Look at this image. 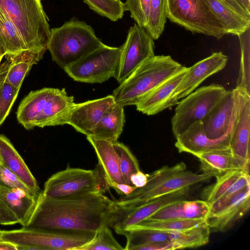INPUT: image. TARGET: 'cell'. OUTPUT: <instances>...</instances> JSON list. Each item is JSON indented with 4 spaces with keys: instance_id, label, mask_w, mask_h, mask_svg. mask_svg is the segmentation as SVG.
Listing matches in <instances>:
<instances>
[{
    "instance_id": "6da1fadb",
    "label": "cell",
    "mask_w": 250,
    "mask_h": 250,
    "mask_svg": "<svg viewBox=\"0 0 250 250\" xmlns=\"http://www.w3.org/2000/svg\"><path fill=\"white\" fill-rule=\"evenodd\" d=\"M114 208V201L101 193L60 198L47 197L42 193L24 227L97 232L104 225L109 226Z\"/></svg>"
},
{
    "instance_id": "7a4b0ae2",
    "label": "cell",
    "mask_w": 250,
    "mask_h": 250,
    "mask_svg": "<svg viewBox=\"0 0 250 250\" xmlns=\"http://www.w3.org/2000/svg\"><path fill=\"white\" fill-rule=\"evenodd\" d=\"M76 103L65 88L44 87L31 91L21 102L16 114L26 129L66 124Z\"/></svg>"
},
{
    "instance_id": "3957f363",
    "label": "cell",
    "mask_w": 250,
    "mask_h": 250,
    "mask_svg": "<svg viewBox=\"0 0 250 250\" xmlns=\"http://www.w3.org/2000/svg\"><path fill=\"white\" fill-rule=\"evenodd\" d=\"M213 176L208 173H196L187 169L183 162L172 166H164L147 174L146 184L136 188L127 195L114 201L117 208L138 207L152 199L186 187L208 181Z\"/></svg>"
},
{
    "instance_id": "277c9868",
    "label": "cell",
    "mask_w": 250,
    "mask_h": 250,
    "mask_svg": "<svg viewBox=\"0 0 250 250\" xmlns=\"http://www.w3.org/2000/svg\"><path fill=\"white\" fill-rule=\"evenodd\" d=\"M182 66L170 56H155L138 66L114 90L115 102L123 106L136 105Z\"/></svg>"
},
{
    "instance_id": "5b68a950",
    "label": "cell",
    "mask_w": 250,
    "mask_h": 250,
    "mask_svg": "<svg viewBox=\"0 0 250 250\" xmlns=\"http://www.w3.org/2000/svg\"><path fill=\"white\" fill-rule=\"evenodd\" d=\"M103 44L90 25L74 18L50 29L47 49L53 61L64 69Z\"/></svg>"
},
{
    "instance_id": "8992f818",
    "label": "cell",
    "mask_w": 250,
    "mask_h": 250,
    "mask_svg": "<svg viewBox=\"0 0 250 250\" xmlns=\"http://www.w3.org/2000/svg\"><path fill=\"white\" fill-rule=\"evenodd\" d=\"M28 50L44 55L50 35L48 19L41 0H0Z\"/></svg>"
},
{
    "instance_id": "52a82bcc",
    "label": "cell",
    "mask_w": 250,
    "mask_h": 250,
    "mask_svg": "<svg viewBox=\"0 0 250 250\" xmlns=\"http://www.w3.org/2000/svg\"><path fill=\"white\" fill-rule=\"evenodd\" d=\"M97 232L46 229L22 227L2 230L1 241L16 245L38 247L40 250H78L91 242Z\"/></svg>"
},
{
    "instance_id": "ba28073f",
    "label": "cell",
    "mask_w": 250,
    "mask_h": 250,
    "mask_svg": "<svg viewBox=\"0 0 250 250\" xmlns=\"http://www.w3.org/2000/svg\"><path fill=\"white\" fill-rule=\"evenodd\" d=\"M110 188L99 164L92 170L72 168L68 165L66 169L48 179L42 193L47 197L60 198L90 192L104 194Z\"/></svg>"
},
{
    "instance_id": "9c48e42d",
    "label": "cell",
    "mask_w": 250,
    "mask_h": 250,
    "mask_svg": "<svg viewBox=\"0 0 250 250\" xmlns=\"http://www.w3.org/2000/svg\"><path fill=\"white\" fill-rule=\"evenodd\" d=\"M167 18L186 30L217 40L227 34L205 0H167Z\"/></svg>"
},
{
    "instance_id": "30bf717a",
    "label": "cell",
    "mask_w": 250,
    "mask_h": 250,
    "mask_svg": "<svg viewBox=\"0 0 250 250\" xmlns=\"http://www.w3.org/2000/svg\"><path fill=\"white\" fill-rule=\"evenodd\" d=\"M121 53V46L103 44L63 69L75 81L101 83L111 77L116 79Z\"/></svg>"
},
{
    "instance_id": "8fae6325",
    "label": "cell",
    "mask_w": 250,
    "mask_h": 250,
    "mask_svg": "<svg viewBox=\"0 0 250 250\" xmlns=\"http://www.w3.org/2000/svg\"><path fill=\"white\" fill-rule=\"evenodd\" d=\"M226 91L223 86L212 84L196 89L178 102L171 119L174 136L177 137L195 122L201 121Z\"/></svg>"
},
{
    "instance_id": "7c38bea8",
    "label": "cell",
    "mask_w": 250,
    "mask_h": 250,
    "mask_svg": "<svg viewBox=\"0 0 250 250\" xmlns=\"http://www.w3.org/2000/svg\"><path fill=\"white\" fill-rule=\"evenodd\" d=\"M121 53L116 80L121 83L138 66L154 55L153 38L145 28L135 23L128 30Z\"/></svg>"
},
{
    "instance_id": "4fadbf2b",
    "label": "cell",
    "mask_w": 250,
    "mask_h": 250,
    "mask_svg": "<svg viewBox=\"0 0 250 250\" xmlns=\"http://www.w3.org/2000/svg\"><path fill=\"white\" fill-rule=\"evenodd\" d=\"M237 112L229 147L243 170L250 172V94L235 88Z\"/></svg>"
},
{
    "instance_id": "5bb4252c",
    "label": "cell",
    "mask_w": 250,
    "mask_h": 250,
    "mask_svg": "<svg viewBox=\"0 0 250 250\" xmlns=\"http://www.w3.org/2000/svg\"><path fill=\"white\" fill-rule=\"evenodd\" d=\"M190 187H186L152 199L138 207L114 208L111 213L109 227L119 234L150 216L162 208L174 202L185 200Z\"/></svg>"
},
{
    "instance_id": "9a60e30c",
    "label": "cell",
    "mask_w": 250,
    "mask_h": 250,
    "mask_svg": "<svg viewBox=\"0 0 250 250\" xmlns=\"http://www.w3.org/2000/svg\"><path fill=\"white\" fill-rule=\"evenodd\" d=\"M237 112V102L233 90L224 95L201 120L206 136L217 140L231 133Z\"/></svg>"
},
{
    "instance_id": "2e32d148",
    "label": "cell",
    "mask_w": 250,
    "mask_h": 250,
    "mask_svg": "<svg viewBox=\"0 0 250 250\" xmlns=\"http://www.w3.org/2000/svg\"><path fill=\"white\" fill-rule=\"evenodd\" d=\"M228 60V57L222 52H214L188 67L186 75L173 93L175 102L178 104L179 100L192 92L207 78L222 70Z\"/></svg>"
},
{
    "instance_id": "e0dca14e",
    "label": "cell",
    "mask_w": 250,
    "mask_h": 250,
    "mask_svg": "<svg viewBox=\"0 0 250 250\" xmlns=\"http://www.w3.org/2000/svg\"><path fill=\"white\" fill-rule=\"evenodd\" d=\"M115 103L112 95L75 104L70 112L66 124L86 136H91L104 113Z\"/></svg>"
},
{
    "instance_id": "ac0fdd59",
    "label": "cell",
    "mask_w": 250,
    "mask_h": 250,
    "mask_svg": "<svg viewBox=\"0 0 250 250\" xmlns=\"http://www.w3.org/2000/svg\"><path fill=\"white\" fill-rule=\"evenodd\" d=\"M188 67L182 66L135 105L136 109L147 115H153L177 104L173 98V93L186 75Z\"/></svg>"
},
{
    "instance_id": "d6986e66",
    "label": "cell",
    "mask_w": 250,
    "mask_h": 250,
    "mask_svg": "<svg viewBox=\"0 0 250 250\" xmlns=\"http://www.w3.org/2000/svg\"><path fill=\"white\" fill-rule=\"evenodd\" d=\"M231 133L217 140L206 135L201 121L190 125L176 137L175 146L179 153L195 154L214 149L229 147Z\"/></svg>"
},
{
    "instance_id": "ffe728a7",
    "label": "cell",
    "mask_w": 250,
    "mask_h": 250,
    "mask_svg": "<svg viewBox=\"0 0 250 250\" xmlns=\"http://www.w3.org/2000/svg\"><path fill=\"white\" fill-rule=\"evenodd\" d=\"M209 205L205 200H179L169 204L144 220L208 219Z\"/></svg>"
},
{
    "instance_id": "44dd1931",
    "label": "cell",
    "mask_w": 250,
    "mask_h": 250,
    "mask_svg": "<svg viewBox=\"0 0 250 250\" xmlns=\"http://www.w3.org/2000/svg\"><path fill=\"white\" fill-rule=\"evenodd\" d=\"M0 161L32 190L39 194L42 193L24 160L9 139L2 134H0Z\"/></svg>"
},
{
    "instance_id": "7402d4cb",
    "label": "cell",
    "mask_w": 250,
    "mask_h": 250,
    "mask_svg": "<svg viewBox=\"0 0 250 250\" xmlns=\"http://www.w3.org/2000/svg\"><path fill=\"white\" fill-rule=\"evenodd\" d=\"M39 197L32 196L20 188L0 185V199L15 214L22 227L28 223Z\"/></svg>"
},
{
    "instance_id": "603a6c76",
    "label": "cell",
    "mask_w": 250,
    "mask_h": 250,
    "mask_svg": "<svg viewBox=\"0 0 250 250\" xmlns=\"http://www.w3.org/2000/svg\"><path fill=\"white\" fill-rule=\"evenodd\" d=\"M86 138L95 150L98 164L108 180L110 186L114 183L125 184L112 143L92 136H88Z\"/></svg>"
},
{
    "instance_id": "cb8c5ba5",
    "label": "cell",
    "mask_w": 250,
    "mask_h": 250,
    "mask_svg": "<svg viewBox=\"0 0 250 250\" xmlns=\"http://www.w3.org/2000/svg\"><path fill=\"white\" fill-rule=\"evenodd\" d=\"M250 207V187L240 197L216 216L208 218L210 230L224 232L230 229L249 211Z\"/></svg>"
},
{
    "instance_id": "d4e9b609",
    "label": "cell",
    "mask_w": 250,
    "mask_h": 250,
    "mask_svg": "<svg viewBox=\"0 0 250 250\" xmlns=\"http://www.w3.org/2000/svg\"><path fill=\"white\" fill-rule=\"evenodd\" d=\"M194 156L199 160L203 172L210 173L213 177L233 170H243L229 147L207 151Z\"/></svg>"
},
{
    "instance_id": "484cf974",
    "label": "cell",
    "mask_w": 250,
    "mask_h": 250,
    "mask_svg": "<svg viewBox=\"0 0 250 250\" xmlns=\"http://www.w3.org/2000/svg\"><path fill=\"white\" fill-rule=\"evenodd\" d=\"M125 123L124 106L115 102L104 113L91 136L112 143L117 141Z\"/></svg>"
},
{
    "instance_id": "4316f807",
    "label": "cell",
    "mask_w": 250,
    "mask_h": 250,
    "mask_svg": "<svg viewBox=\"0 0 250 250\" xmlns=\"http://www.w3.org/2000/svg\"><path fill=\"white\" fill-rule=\"evenodd\" d=\"M222 23L226 34L240 36L250 29V18L240 15L220 0H205Z\"/></svg>"
},
{
    "instance_id": "83f0119b",
    "label": "cell",
    "mask_w": 250,
    "mask_h": 250,
    "mask_svg": "<svg viewBox=\"0 0 250 250\" xmlns=\"http://www.w3.org/2000/svg\"><path fill=\"white\" fill-rule=\"evenodd\" d=\"M43 56L27 49L14 55L5 56L10 60L7 81L16 88L20 89L24 78L32 66L37 64Z\"/></svg>"
},
{
    "instance_id": "f1b7e54d",
    "label": "cell",
    "mask_w": 250,
    "mask_h": 250,
    "mask_svg": "<svg viewBox=\"0 0 250 250\" xmlns=\"http://www.w3.org/2000/svg\"><path fill=\"white\" fill-rule=\"evenodd\" d=\"M211 230L208 223L181 231L167 232L178 250L195 248L206 245L209 241Z\"/></svg>"
},
{
    "instance_id": "f546056e",
    "label": "cell",
    "mask_w": 250,
    "mask_h": 250,
    "mask_svg": "<svg viewBox=\"0 0 250 250\" xmlns=\"http://www.w3.org/2000/svg\"><path fill=\"white\" fill-rule=\"evenodd\" d=\"M0 30L6 56H12L27 50L25 43L8 16L0 8Z\"/></svg>"
},
{
    "instance_id": "4dcf8cb0",
    "label": "cell",
    "mask_w": 250,
    "mask_h": 250,
    "mask_svg": "<svg viewBox=\"0 0 250 250\" xmlns=\"http://www.w3.org/2000/svg\"><path fill=\"white\" fill-rule=\"evenodd\" d=\"M5 58L6 60L0 64V125L8 115L20 90L7 81L10 60Z\"/></svg>"
},
{
    "instance_id": "1f68e13d",
    "label": "cell",
    "mask_w": 250,
    "mask_h": 250,
    "mask_svg": "<svg viewBox=\"0 0 250 250\" xmlns=\"http://www.w3.org/2000/svg\"><path fill=\"white\" fill-rule=\"evenodd\" d=\"M167 18V0H151L148 21L145 28L153 40H157L162 35Z\"/></svg>"
},
{
    "instance_id": "d6a6232c",
    "label": "cell",
    "mask_w": 250,
    "mask_h": 250,
    "mask_svg": "<svg viewBox=\"0 0 250 250\" xmlns=\"http://www.w3.org/2000/svg\"><path fill=\"white\" fill-rule=\"evenodd\" d=\"M207 222V220L204 219L167 220L161 221L143 220L131 228L134 227L147 229L171 232L181 231L189 229L195 226L205 224Z\"/></svg>"
},
{
    "instance_id": "836d02e7",
    "label": "cell",
    "mask_w": 250,
    "mask_h": 250,
    "mask_svg": "<svg viewBox=\"0 0 250 250\" xmlns=\"http://www.w3.org/2000/svg\"><path fill=\"white\" fill-rule=\"evenodd\" d=\"M246 172L249 173L243 170H233L216 177V182L203 191L205 201L209 205L217 200Z\"/></svg>"
},
{
    "instance_id": "e575fe53",
    "label": "cell",
    "mask_w": 250,
    "mask_h": 250,
    "mask_svg": "<svg viewBox=\"0 0 250 250\" xmlns=\"http://www.w3.org/2000/svg\"><path fill=\"white\" fill-rule=\"evenodd\" d=\"M118 156L121 172L125 183L133 187L130 182L131 176L140 170L138 162L129 148L123 143H112Z\"/></svg>"
},
{
    "instance_id": "d590c367",
    "label": "cell",
    "mask_w": 250,
    "mask_h": 250,
    "mask_svg": "<svg viewBox=\"0 0 250 250\" xmlns=\"http://www.w3.org/2000/svg\"><path fill=\"white\" fill-rule=\"evenodd\" d=\"M239 36L241 56L239 73L236 88L241 89L250 94V53L249 32Z\"/></svg>"
},
{
    "instance_id": "8d00e7d4",
    "label": "cell",
    "mask_w": 250,
    "mask_h": 250,
    "mask_svg": "<svg viewBox=\"0 0 250 250\" xmlns=\"http://www.w3.org/2000/svg\"><path fill=\"white\" fill-rule=\"evenodd\" d=\"M89 8L102 16L117 21L124 16V3L121 0H83Z\"/></svg>"
},
{
    "instance_id": "74e56055",
    "label": "cell",
    "mask_w": 250,
    "mask_h": 250,
    "mask_svg": "<svg viewBox=\"0 0 250 250\" xmlns=\"http://www.w3.org/2000/svg\"><path fill=\"white\" fill-rule=\"evenodd\" d=\"M108 225L102 226L97 232L95 239L78 250H123L124 248L114 237Z\"/></svg>"
},
{
    "instance_id": "f35d334b",
    "label": "cell",
    "mask_w": 250,
    "mask_h": 250,
    "mask_svg": "<svg viewBox=\"0 0 250 250\" xmlns=\"http://www.w3.org/2000/svg\"><path fill=\"white\" fill-rule=\"evenodd\" d=\"M151 0H126L125 11L130 13L131 17L140 27L145 28L148 19Z\"/></svg>"
},
{
    "instance_id": "ab89813d",
    "label": "cell",
    "mask_w": 250,
    "mask_h": 250,
    "mask_svg": "<svg viewBox=\"0 0 250 250\" xmlns=\"http://www.w3.org/2000/svg\"><path fill=\"white\" fill-rule=\"evenodd\" d=\"M0 185L10 188L21 189L36 197H39L41 194L32 190L15 174L2 164H0Z\"/></svg>"
},
{
    "instance_id": "60d3db41",
    "label": "cell",
    "mask_w": 250,
    "mask_h": 250,
    "mask_svg": "<svg viewBox=\"0 0 250 250\" xmlns=\"http://www.w3.org/2000/svg\"><path fill=\"white\" fill-rule=\"evenodd\" d=\"M19 224L15 214L0 199V225H13Z\"/></svg>"
},
{
    "instance_id": "b9f144b4",
    "label": "cell",
    "mask_w": 250,
    "mask_h": 250,
    "mask_svg": "<svg viewBox=\"0 0 250 250\" xmlns=\"http://www.w3.org/2000/svg\"><path fill=\"white\" fill-rule=\"evenodd\" d=\"M178 250L176 245L172 241L167 242L150 243L142 245L133 250Z\"/></svg>"
},
{
    "instance_id": "7bdbcfd3",
    "label": "cell",
    "mask_w": 250,
    "mask_h": 250,
    "mask_svg": "<svg viewBox=\"0 0 250 250\" xmlns=\"http://www.w3.org/2000/svg\"><path fill=\"white\" fill-rule=\"evenodd\" d=\"M234 11L248 18H250V11L239 0H220Z\"/></svg>"
},
{
    "instance_id": "ee69618b",
    "label": "cell",
    "mask_w": 250,
    "mask_h": 250,
    "mask_svg": "<svg viewBox=\"0 0 250 250\" xmlns=\"http://www.w3.org/2000/svg\"><path fill=\"white\" fill-rule=\"evenodd\" d=\"M147 181V174H145L141 170L133 174L130 177L132 185L136 188L144 186Z\"/></svg>"
},
{
    "instance_id": "f6af8a7d",
    "label": "cell",
    "mask_w": 250,
    "mask_h": 250,
    "mask_svg": "<svg viewBox=\"0 0 250 250\" xmlns=\"http://www.w3.org/2000/svg\"><path fill=\"white\" fill-rule=\"evenodd\" d=\"M110 187L122 196L127 195L132 192L136 188L125 184H112Z\"/></svg>"
},
{
    "instance_id": "bcb514c9",
    "label": "cell",
    "mask_w": 250,
    "mask_h": 250,
    "mask_svg": "<svg viewBox=\"0 0 250 250\" xmlns=\"http://www.w3.org/2000/svg\"><path fill=\"white\" fill-rule=\"evenodd\" d=\"M0 250H17V245L9 242L0 241Z\"/></svg>"
},
{
    "instance_id": "7dc6e473",
    "label": "cell",
    "mask_w": 250,
    "mask_h": 250,
    "mask_svg": "<svg viewBox=\"0 0 250 250\" xmlns=\"http://www.w3.org/2000/svg\"><path fill=\"white\" fill-rule=\"evenodd\" d=\"M6 54V52L4 46L3 40L0 30V55L5 56Z\"/></svg>"
},
{
    "instance_id": "c3c4849f",
    "label": "cell",
    "mask_w": 250,
    "mask_h": 250,
    "mask_svg": "<svg viewBox=\"0 0 250 250\" xmlns=\"http://www.w3.org/2000/svg\"><path fill=\"white\" fill-rule=\"evenodd\" d=\"M244 6H245L248 10H250V0H239Z\"/></svg>"
},
{
    "instance_id": "681fc988",
    "label": "cell",
    "mask_w": 250,
    "mask_h": 250,
    "mask_svg": "<svg viewBox=\"0 0 250 250\" xmlns=\"http://www.w3.org/2000/svg\"><path fill=\"white\" fill-rule=\"evenodd\" d=\"M3 57H4L3 56L0 55V64L1 63V60H2V59H3Z\"/></svg>"
},
{
    "instance_id": "f907efd6",
    "label": "cell",
    "mask_w": 250,
    "mask_h": 250,
    "mask_svg": "<svg viewBox=\"0 0 250 250\" xmlns=\"http://www.w3.org/2000/svg\"><path fill=\"white\" fill-rule=\"evenodd\" d=\"M2 230H1L0 229V241H1V234H2Z\"/></svg>"
},
{
    "instance_id": "816d5d0a",
    "label": "cell",
    "mask_w": 250,
    "mask_h": 250,
    "mask_svg": "<svg viewBox=\"0 0 250 250\" xmlns=\"http://www.w3.org/2000/svg\"><path fill=\"white\" fill-rule=\"evenodd\" d=\"M0 164H1V163H0Z\"/></svg>"
},
{
    "instance_id": "f5cc1de1",
    "label": "cell",
    "mask_w": 250,
    "mask_h": 250,
    "mask_svg": "<svg viewBox=\"0 0 250 250\" xmlns=\"http://www.w3.org/2000/svg\"></svg>"
}]
</instances>
